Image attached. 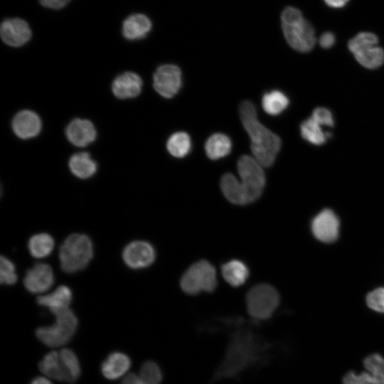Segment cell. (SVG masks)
<instances>
[{
    "label": "cell",
    "mask_w": 384,
    "mask_h": 384,
    "mask_svg": "<svg viewBox=\"0 0 384 384\" xmlns=\"http://www.w3.org/2000/svg\"><path fill=\"white\" fill-rule=\"evenodd\" d=\"M272 344L251 329L242 326L237 320L230 332L224 356L214 371L211 383L238 378L252 368L267 365L271 358Z\"/></svg>",
    "instance_id": "cell-1"
},
{
    "label": "cell",
    "mask_w": 384,
    "mask_h": 384,
    "mask_svg": "<svg viewBox=\"0 0 384 384\" xmlns=\"http://www.w3.org/2000/svg\"><path fill=\"white\" fill-rule=\"evenodd\" d=\"M241 122L251 141L254 158L264 167H270L280 150L282 142L279 136L265 127L257 119L254 104L248 100L239 107Z\"/></svg>",
    "instance_id": "cell-2"
},
{
    "label": "cell",
    "mask_w": 384,
    "mask_h": 384,
    "mask_svg": "<svg viewBox=\"0 0 384 384\" xmlns=\"http://www.w3.org/2000/svg\"><path fill=\"white\" fill-rule=\"evenodd\" d=\"M281 21L284 38L293 49L306 53L314 48L316 43L314 30L299 9L286 8L282 14Z\"/></svg>",
    "instance_id": "cell-3"
},
{
    "label": "cell",
    "mask_w": 384,
    "mask_h": 384,
    "mask_svg": "<svg viewBox=\"0 0 384 384\" xmlns=\"http://www.w3.org/2000/svg\"><path fill=\"white\" fill-rule=\"evenodd\" d=\"M38 368L47 377L70 383H75L81 373L79 359L70 348L48 352L39 361Z\"/></svg>",
    "instance_id": "cell-4"
},
{
    "label": "cell",
    "mask_w": 384,
    "mask_h": 384,
    "mask_svg": "<svg viewBox=\"0 0 384 384\" xmlns=\"http://www.w3.org/2000/svg\"><path fill=\"white\" fill-rule=\"evenodd\" d=\"M92 255L93 246L88 236L80 233L70 235L60 247L61 269L67 273L82 270L88 265Z\"/></svg>",
    "instance_id": "cell-5"
},
{
    "label": "cell",
    "mask_w": 384,
    "mask_h": 384,
    "mask_svg": "<svg viewBox=\"0 0 384 384\" xmlns=\"http://www.w3.org/2000/svg\"><path fill=\"white\" fill-rule=\"evenodd\" d=\"M55 322L36 330L37 338L44 345L55 348L68 343L74 336L78 327V318L69 308L55 314Z\"/></svg>",
    "instance_id": "cell-6"
},
{
    "label": "cell",
    "mask_w": 384,
    "mask_h": 384,
    "mask_svg": "<svg viewBox=\"0 0 384 384\" xmlns=\"http://www.w3.org/2000/svg\"><path fill=\"white\" fill-rule=\"evenodd\" d=\"M277 290L268 284H258L252 287L245 297L248 314L255 321L270 319L279 305Z\"/></svg>",
    "instance_id": "cell-7"
},
{
    "label": "cell",
    "mask_w": 384,
    "mask_h": 384,
    "mask_svg": "<svg viewBox=\"0 0 384 384\" xmlns=\"http://www.w3.org/2000/svg\"><path fill=\"white\" fill-rule=\"evenodd\" d=\"M180 286L183 292L190 295L213 292L217 287L215 267L205 260L195 262L182 275Z\"/></svg>",
    "instance_id": "cell-8"
},
{
    "label": "cell",
    "mask_w": 384,
    "mask_h": 384,
    "mask_svg": "<svg viewBox=\"0 0 384 384\" xmlns=\"http://www.w3.org/2000/svg\"><path fill=\"white\" fill-rule=\"evenodd\" d=\"M348 47L358 63L366 68L375 69L384 63V50L373 33H358L348 41Z\"/></svg>",
    "instance_id": "cell-9"
},
{
    "label": "cell",
    "mask_w": 384,
    "mask_h": 384,
    "mask_svg": "<svg viewBox=\"0 0 384 384\" xmlns=\"http://www.w3.org/2000/svg\"><path fill=\"white\" fill-rule=\"evenodd\" d=\"M237 169L250 203L255 202L262 196L266 184L262 166L254 157L242 155L238 161Z\"/></svg>",
    "instance_id": "cell-10"
},
{
    "label": "cell",
    "mask_w": 384,
    "mask_h": 384,
    "mask_svg": "<svg viewBox=\"0 0 384 384\" xmlns=\"http://www.w3.org/2000/svg\"><path fill=\"white\" fill-rule=\"evenodd\" d=\"M366 371L347 373L343 384H384V357L378 353L368 356L363 361Z\"/></svg>",
    "instance_id": "cell-11"
},
{
    "label": "cell",
    "mask_w": 384,
    "mask_h": 384,
    "mask_svg": "<svg viewBox=\"0 0 384 384\" xmlns=\"http://www.w3.org/2000/svg\"><path fill=\"white\" fill-rule=\"evenodd\" d=\"M154 87L163 97L171 98L180 90L182 75L180 68L172 64L159 66L154 74Z\"/></svg>",
    "instance_id": "cell-12"
},
{
    "label": "cell",
    "mask_w": 384,
    "mask_h": 384,
    "mask_svg": "<svg viewBox=\"0 0 384 384\" xmlns=\"http://www.w3.org/2000/svg\"><path fill=\"white\" fill-rule=\"evenodd\" d=\"M340 222L336 213L330 209L320 211L311 220L314 236L325 243L333 242L338 237Z\"/></svg>",
    "instance_id": "cell-13"
},
{
    "label": "cell",
    "mask_w": 384,
    "mask_h": 384,
    "mask_svg": "<svg viewBox=\"0 0 384 384\" xmlns=\"http://www.w3.org/2000/svg\"><path fill=\"white\" fill-rule=\"evenodd\" d=\"M156 257L154 247L148 242L137 240L128 244L122 252V259L132 269H143L151 265Z\"/></svg>",
    "instance_id": "cell-14"
},
{
    "label": "cell",
    "mask_w": 384,
    "mask_h": 384,
    "mask_svg": "<svg viewBox=\"0 0 384 384\" xmlns=\"http://www.w3.org/2000/svg\"><path fill=\"white\" fill-rule=\"evenodd\" d=\"M54 282L52 268L47 264L38 263L29 269L24 277L26 289L33 294H41L51 287Z\"/></svg>",
    "instance_id": "cell-15"
},
{
    "label": "cell",
    "mask_w": 384,
    "mask_h": 384,
    "mask_svg": "<svg viewBox=\"0 0 384 384\" xmlns=\"http://www.w3.org/2000/svg\"><path fill=\"white\" fill-rule=\"evenodd\" d=\"M1 36L7 45L18 47L28 41L31 37V31L24 20L18 18H8L1 25Z\"/></svg>",
    "instance_id": "cell-16"
},
{
    "label": "cell",
    "mask_w": 384,
    "mask_h": 384,
    "mask_svg": "<svg viewBox=\"0 0 384 384\" xmlns=\"http://www.w3.org/2000/svg\"><path fill=\"white\" fill-rule=\"evenodd\" d=\"M12 128L16 135L19 138L30 139L40 132L41 122L36 113L29 110H23L19 112L14 117Z\"/></svg>",
    "instance_id": "cell-17"
},
{
    "label": "cell",
    "mask_w": 384,
    "mask_h": 384,
    "mask_svg": "<svg viewBox=\"0 0 384 384\" xmlns=\"http://www.w3.org/2000/svg\"><path fill=\"white\" fill-rule=\"evenodd\" d=\"M68 140L78 146H85L96 138V130L92 123L87 119H76L66 129Z\"/></svg>",
    "instance_id": "cell-18"
},
{
    "label": "cell",
    "mask_w": 384,
    "mask_h": 384,
    "mask_svg": "<svg viewBox=\"0 0 384 384\" xmlns=\"http://www.w3.org/2000/svg\"><path fill=\"white\" fill-rule=\"evenodd\" d=\"M72 299L70 289L67 286L60 285L51 293L39 296L37 302L55 315L69 309Z\"/></svg>",
    "instance_id": "cell-19"
},
{
    "label": "cell",
    "mask_w": 384,
    "mask_h": 384,
    "mask_svg": "<svg viewBox=\"0 0 384 384\" xmlns=\"http://www.w3.org/2000/svg\"><path fill=\"white\" fill-rule=\"evenodd\" d=\"M142 80L136 73L127 72L115 78L112 89L114 95L119 99L137 97L142 90Z\"/></svg>",
    "instance_id": "cell-20"
},
{
    "label": "cell",
    "mask_w": 384,
    "mask_h": 384,
    "mask_svg": "<svg viewBox=\"0 0 384 384\" xmlns=\"http://www.w3.org/2000/svg\"><path fill=\"white\" fill-rule=\"evenodd\" d=\"M131 363V359L127 354L119 351L112 352L102 361L101 373L108 380H117L127 372Z\"/></svg>",
    "instance_id": "cell-21"
},
{
    "label": "cell",
    "mask_w": 384,
    "mask_h": 384,
    "mask_svg": "<svg viewBox=\"0 0 384 384\" xmlns=\"http://www.w3.org/2000/svg\"><path fill=\"white\" fill-rule=\"evenodd\" d=\"M220 186L223 196L229 202L239 206L250 203L246 189L233 174H224Z\"/></svg>",
    "instance_id": "cell-22"
},
{
    "label": "cell",
    "mask_w": 384,
    "mask_h": 384,
    "mask_svg": "<svg viewBox=\"0 0 384 384\" xmlns=\"http://www.w3.org/2000/svg\"><path fill=\"white\" fill-rule=\"evenodd\" d=\"M151 28L149 18L142 14L127 17L122 23V34L128 40L134 41L144 38Z\"/></svg>",
    "instance_id": "cell-23"
},
{
    "label": "cell",
    "mask_w": 384,
    "mask_h": 384,
    "mask_svg": "<svg viewBox=\"0 0 384 384\" xmlns=\"http://www.w3.org/2000/svg\"><path fill=\"white\" fill-rule=\"evenodd\" d=\"M222 275L230 285L238 287L244 284L250 276L247 265L240 260H231L221 267Z\"/></svg>",
    "instance_id": "cell-24"
},
{
    "label": "cell",
    "mask_w": 384,
    "mask_h": 384,
    "mask_svg": "<svg viewBox=\"0 0 384 384\" xmlns=\"http://www.w3.org/2000/svg\"><path fill=\"white\" fill-rule=\"evenodd\" d=\"M232 150V142L225 134L215 133L210 136L205 144L207 156L218 160L228 156Z\"/></svg>",
    "instance_id": "cell-25"
},
{
    "label": "cell",
    "mask_w": 384,
    "mask_h": 384,
    "mask_svg": "<svg viewBox=\"0 0 384 384\" xmlns=\"http://www.w3.org/2000/svg\"><path fill=\"white\" fill-rule=\"evenodd\" d=\"M287 96L280 90H274L265 93L262 98L263 110L271 116H277L283 112L289 106Z\"/></svg>",
    "instance_id": "cell-26"
},
{
    "label": "cell",
    "mask_w": 384,
    "mask_h": 384,
    "mask_svg": "<svg viewBox=\"0 0 384 384\" xmlns=\"http://www.w3.org/2000/svg\"><path fill=\"white\" fill-rule=\"evenodd\" d=\"M69 167L75 176L82 179L91 177L97 171L96 163L85 152L73 155L69 161Z\"/></svg>",
    "instance_id": "cell-27"
},
{
    "label": "cell",
    "mask_w": 384,
    "mask_h": 384,
    "mask_svg": "<svg viewBox=\"0 0 384 384\" xmlns=\"http://www.w3.org/2000/svg\"><path fill=\"white\" fill-rule=\"evenodd\" d=\"M300 134L304 140L316 146L323 145L329 137V133L325 132L322 127L311 117L301 123Z\"/></svg>",
    "instance_id": "cell-28"
},
{
    "label": "cell",
    "mask_w": 384,
    "mask_h": 384,
    "mask_svg": "<svg viewBox=\"0 0 384 384\" xmlns=\"http://www.w3.org/2000/svg\"><path fill=\"white\" fill-rule=\"evenodd\" d=\"M191 147V139L188 134L184 132H177L172 134L166 142V149L169 153L176 158L186 156L190 153Z\"/></svg>",
    "instance_id": "cell-29"
},
{
    "label": "cell",
    "mask_w": 384,
    "mask_h": 384,
    "mask_svg": "<svg viewBox=\"0 0 384 384\" xmlns=\"http://www.w3.org/2000/svg\"><path fill=\"white\" fill-rule=\"evenodd\" d=\"M28 247L33 257L43 258L48 256L53 251L54 240L49 234L38 233L30 238Z\"/></svg>",
    "instance_id": "cell-30"
},
{
    "label": "cell",
    "mask_w": 384,
    "mask_h": 384,
    "mask_svg": "<svg viewBox=\"0 0 384 384\" xmlns=\"http://www.w3.org/2000/svg\"><path fill=\"white\" fill-rule=\"evenodd\" d=\"M139 375L148 384H161L163 380L162 370L154 361L144 362L140 368Z\"/></svg>",
    "instance_id": "cell-31"
},
{
    "label": "cell",
    "mask_w": 384,
    "mask_h": 384,
    "mask_svg": "<svg viewBox=\"0 0 384 384\" xmlns=\"http://www.w3.org/2000/svg\"><path fill=\"white\" fill-rule=\"evenodd\" d=\"M17 280V274L14 263L8 258L1 256L0 260V282L1 284L11 285Z\"/></svg>",
    "instance_id": "cell-32"
},
{
    "label": "cell",
    "mask_w": 384,
    "mask_h": 384,
    "mask_svg": "<svg viewBox=\"0 0 384 384\" xmlns=\"http://www.w3.org/2000/svg\"><path fill=\"white\" fill-rule=\"evenodd\" d=\"M366 304L372 310L384 313V287H378L366 296Z\"/></svg>",
    "instance_id": "cell-33"
},
{
    "label": "cell",
    "mask_w": 384,
    "mask_h": 384,
    "mask_svg": "<svg viewBox=\"0 0 384 384\" xmlns=\"http://www.w3.org/2000/svg\"><path fill=\"white\" fill-rule=\"evenodd\" d=\"M311 117L321 127H332L334 125L331 112L326 107H319L314 110Z\"/></svg>",
    "instance_id": "cell-34"
},
{
    "label": "cell",
    "mask_w": 384,
    "mask_h": 384,
    "mask_svg": "<svg viewBox=\"0 0 384 384\" xmlns=\"http://www.w3.org/2000/svg\"><path fill=\"white\" fill-rule=\"evenodd\" d=\"M336 41L335 36L331 32H325L319 38V43L323 48H331Z\"/></svg>",
    "instance_id": "cell-35"
},
{
    "label": "cell",
    "mask_w": 384,
    "mask_h": 384,
    "mask_svg": "<svg viewBox=\"0 0 384 384\" xmlns=\"http://www.w3.org/2000/svg\"><path fill=\"white\" fill-rule=\"evenodd\" d=\"M41 5L53 9H59L67 5L70 0H39Z\"/></svg>",
    "instance_id": "cell-36"
},
{
    "label": "cell",
    "mask_w": 384,
    "mask_h": 384,
    "mask_svg": "<svg viewBox=\"0 0 384 384\" xmlns=\"http://www.w3.org/2000/svg\"><path fill=\"white\" fill-rule=\"evenodd\" d=\"M121 384H148L139 374L132 373L127 375Z\"/></svg>",
    "instance_id": "cell-37"
},
{
    "label": "cell",
    "mask_w": 384,
    "mask_h": 384,
    "mask_svg": "<svg viewBox=\"0 0 384 384\" xmlns=\"http://www.w3.org/2000/svg\"><path fill=\"white\" fill-rule=\"evenodd\" d=\"M326 4L334 8H341L343 6L348 0H324Z\"/></svg>",
    "instance_id": "cell-38"
},
{
    "label": "cell",
    "mask_w": 384,
    "mask_h": 384,
    "mask_svg": "<svg viewBox=\"0 0 384 384\" xmlns=\"http://www.w3.org/2000/svg\"><path fill=\"white\" fill-rule=\"evenodd\" d=\"M30 384H53V383L46 378L36 377L31 380Z\"/></svg>",
    "instance_id": "cell-39"
}]
</instances>
